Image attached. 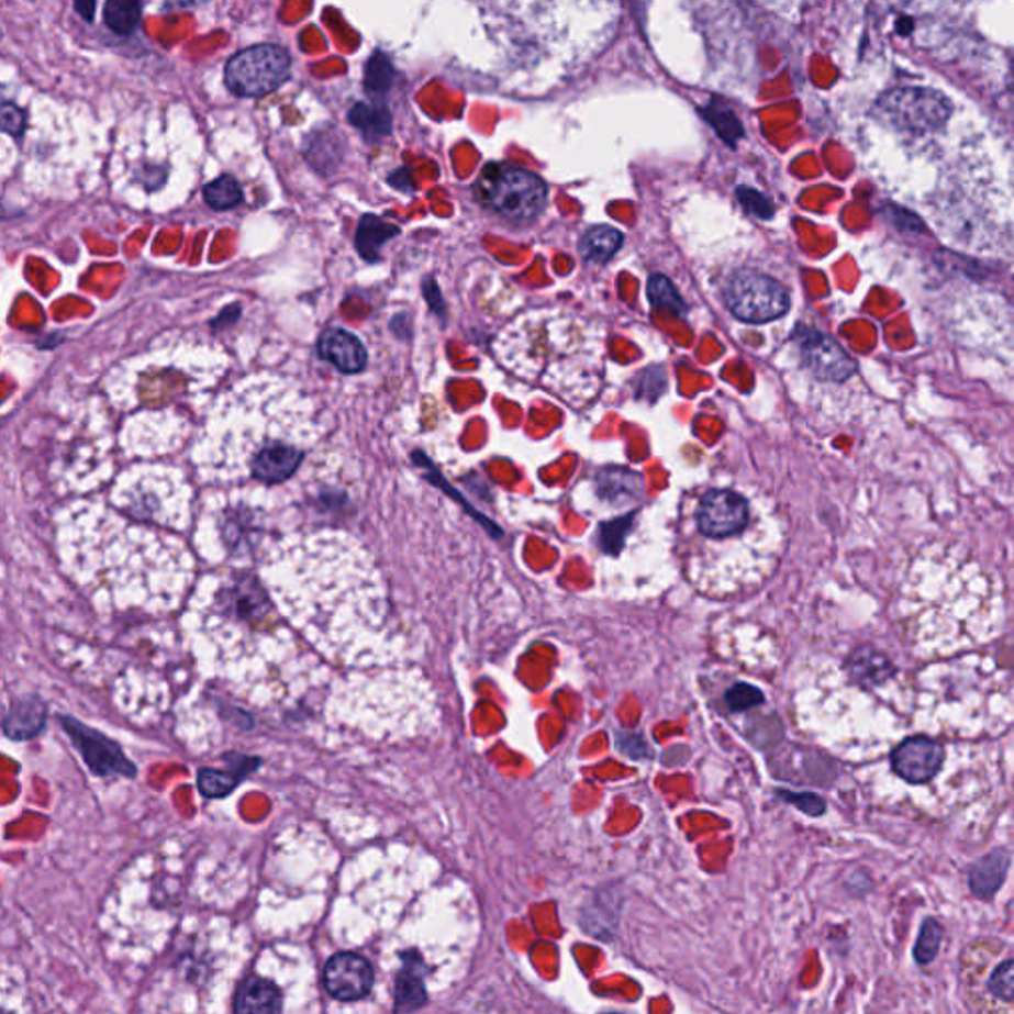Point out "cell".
Segmentation results:
<instances>
[{"label": "cell", "instance_id": "e575fe53", "mask_svg": "<svg viewBox=\"0 0 1014 1014\" xmlns=\"http://www.w3.org/2000/svg\"><path fill=\"white\" fill-rule=\"evenodd\" d=\"M606 1014H616V1013H606Z\"/></svg>", "mask_w": 1014, "mask_h": 1014}, {"label": "cell", "instance_id": "6da1fadb", "mask_svg": "<svg viewBox=\"0 0 1014 1014\" xmlns=\"http://www.w3.org/2000/svg\"><path fill=\"white\" fill-rule=\"evenodd\" d=\"M478 201L510 222H532L547 204V187L535 172L505 163L483 167L473 185Z\"/></svg>", "mask_w": 1014, "mask_h": 1014}, {"label": "cell", "instance_id": "f1b7e54d", "mask_svg": "<svg viewBox=\"0 0 1014 1014\" xmlns=\"http://www.w3.org/2000/svg\"><path fill=\"white\" fill-rule=\"evenodd\" d=\"M0 130L12 137H21L26 130V113L16 101H12L0 86Z\"/></svg>", "mask_w": 1014, "mask_h": 1014}, {"label": "cell", "instance_id": "4dcf8cb0", "mask_svg": "<svg viewBox=\"0 0 1014 1014\" xmlns=\"http://www.w3.org/2000/svg\"><path fill=\"white\" fill-rule=\"evenodd\" d=\"M737 199L742 202L745 211L751 212L757 219H765V221L773 219V204L761 192L749 189V187H739L737 189Z\"/></svg>", "mask_w": 1014, "mask_h": 1014}, {"label": "cell", "instance_id": "5bb4252c", "mask_svg": "<svg viewBox=\"0 0 1014 1014\" xmlns=\"http://www.w3.org/2000/svg\"><path fill=\"white\" fill-rule=\"evenodd\" d=\"M1009 866H1011V854L1004 848H996L993 853L983 856L969 870L971 892L981 900H991L1004 884Z\"/></svg>", "mask_w": 1014, "mask_h": 1014}, {"label": "cell", "instance_id": "d4e9b609", "mask_svg": "<svg viewBox=\"0 0 1014 1014\" xmlns=\"http://www.w3.org/2000/svg\"><path fill=\"white\" fill-rule=\"evenodd\" d=\"M392 76H394V70H392L389 58L381 52L372 54L371 60L365 68V90L372 98H382L391 88Z\"/></svg>", "mask_w": 1014, "mask_h": 1014}, {"label": "cell", "instance_id": "603a6c76", "mask_svg": "<svg viewBox=\"0 0 1014 1014\" xmlns=\"http://www.w3.org/2000/svg\"><path fill=\"white\" fill-rule=\"evenodd\" d=\"M648 298H650V302L656 308L668 310V312L678 315V317H682L688 312L682 296L673 288L672 281L668 280L662 274L650 276V280H648Z\"/></svg>", "mask_w": 1014, "mask_h": 1014}, {"label": "cell", "instance_id": "9a60e30c", "mask_svg": "<svg viewBox=\"0 0 1014 1014\" xmlns=\"http://www.w3.org/2000/svg\"><path fill=\"white\" fill-rule=\"evenodd\" d=\"M846 668L853 676L854 682L862 688H876L880 683L888 682L895 673L892 660L885 654L878 653L872 646L856 648L850 654Z\"/></svg>", "mask_w": 1014, "mask_h": 1014}, {"label": "cell", "instance_id": "44dd1931", "mask_svg": "<svg viewBox=\"0 0 1014 1014\" xmlns=\"http://www.w3.org/2000/svg\"><path fill=\"white\" fill-rule=\"evenodd\" d=\"M204 201L207 204L214 209V211H229V209H234L236 204H241L244 194H242L241 185L238 181L231 177V175H222L219 179L209 182L204 187Z\"/></svg>", "mask_w": 1014, "mask_h": 1014}, {"label": "cell", "instance_id": "2e32d148", "mask_svg": "<svg viewBox=\"0 0 1014 1014\" xmlns=\"http://www.w3.org/2000/svg\"><path fill=\"white\" fill-rule=\"evenodd\" d=\"M258 759H242L238 767H232L231 771H221V769H209L204 767L197 775V784H199V791H201L202 796L207 799H224L238 787L242 779L246 775L254 771V767H258Z\"/></svg>", "mask_w": 1014, "mask_h": 1014}, {"label": "cell", "instance_id": "83f0119b", "mask_svg": "<svg viewBox=\"0 0 1014 1014\" xmlns=\"http://www.w3.org/2000/svg\"><path fill=\"white\" fill-rule=\"evenodd\" d=\"M725 707L732 713H744L765 703V693L754 683H734L723 695Z\"/></svg>", "mask_w": 1014, "mask_h": 1014}, {"label": "cell", "instance_id": "cb8c5ba5", "mask_svg": "<svg viewBox=\"0 0 1014 1014\" xmlns=\"http://www.w3.org/2000/svg\"><path fill=\"white\" fill-rule=\"evenodd\" d=\"M944 925L939 924L935 917H927L924 924H922L920 937H917V941H915V963H932L935 957H937V954H939V947H941V941H944Z\"/></svg>", "mask_w": 1014, "mask_h": 1014}, {"label": "cell", "instance_id": "7c38bea8", "mask_svg": "<svg viewBox=\"0 0 1014 1014\" xmlns=\"http://www.w3.org/2000/svg\"><path fill=\"white\" fill-rule=\"evenodd\" d=\"M320 353L325 361L333 363L337 369L347 375L363 371L367 365V352L363 343L345 330H330L320 339Z\"/></svg>", "mask_w": 1014, "mask_h": 1014}, {"label": "cell", "instance_id": "d6986e66", "mask_svg": "<svg viewBox=\"0 0 1014 1014\" xmlns=\"http://www.w3.org/2000/svg\"><path fill=\"white\" fill-rule=\"evenodd\" d=\"M349 121L367 137L381 140L391 133L392 120L389 110L381 103H357L349 111Z\"/></svg>", "mask_w": 1014, "mask_h": 1014}, {"label": "cell", "instance_id": "ba28073f", "mask_svg": "<svg viewBox=\"0 0 1014 1014\" xmlns=\"http://www.w3.org/2000/svg\"><path fill=\"white\" fill-rule=\"evenodd\" d=\"M323 984L327 993L339 1001H357L369 994L372 987V967L357 954H337L325 965Z\"/></svg>", "mask_w": 1014, "mask_h": 1014}, {"label": "cell", "instance_id": "3957f363", "mask_svg": "<svg viewBox=\"0 0 1014 1014\" xmlns=\"http://www.w3.org/2000/svg\"><path fill=\"white\" fill-rule=\"evenodd\" d=\"M876 115L895 130L925 133L941 127L951 115V103L939 91L895 88L876 103Z\"/></svg>", "mask_w": 1014, "mask_h": 1014}, {"label": "cell", "instance_id": "9c48e42d", "mask_svg": "<svg viewBox=\"0 0 1014 1014\" xmlns=\"http://www.w3.org/2000/svg\"><path fill=\"white\" fill-rule=\"evenodd\" d=\"M944 761V747L929 737H910L904 744L898 745L892 754L895 773L912 784L932 781L939 773Z\"/></svg>", "mask_w": 1014, "mask_h": 1014}, {"label": "cell", "instance_id": "4316f807", "mask_svg": "<svg viewBox=\"0 0 1014 1014\" xmlns=\"http://www.w3.org/2000/svg\"><path fill=\"white\" fill-rule=\"evenodd\" d=\"M634 523V513H628L624 517H616L613 522H604L599 525V547L601 551L609 553V555H616V553L623 551L624 539L628 537V533L633 530Z\"/></svg>", "mask_w": 1014, "mask_h": 1014}, {"label": "cell", "instance_id": "e0dca14e", "mask_svg": "<svg viewBox=\"0 0 1014 1014\" xmlns=\"http://www.w3.org/2000/svg\"><path fill=\"white\" fill-rule=\"evenodd\" d=\"M621 246H623V234L613 226L599 224L584 232L583 238L579 242V252L584 261L604 264L613 258Z\"/></svg>", "mask_w": 1014, "mask_h": 1014}, {"label": "cell", "instance_id": "ffe728a7", "mask_svg": "<svg viewBox=\"0 0 1014 1014\" xmlns=\"http://www.w3.org/2000/svg\"><path fill=\"white\" fill-rule=\"evenodd\" d=\"M141 4L133 0H110L103 7V21L108 24L111 32L127 36L131 32L137 31L141 24Z\"/></svg>", "mask_w": 1014, "mask_h": 1014}, {"label": "cell", "instance_id": "7a4b0ae2", "mask_svg": "<svg viewBox=\"0 0 1014 1014\" xmlns=\"http://www.w3.org/2000/svg\"><path fill=\"white\" fill-rule=\"evenodd\" d=\"M292 58L276 44H258L234 54L226 70V86L238 98H264L290 78Z\"/></svg>", "mask_w": 1014, "mask_h": 1014}, {"label": "cell", "instance_id": "30bf717a", "mask_svg": "<svg viewBox=\"0 0 1014 1014\" xmlns=\"http://www.w3.org/2000/svg\"><path fill=\"white\" fill-rule=\"evenodd\" d=\"M48 720V705L36 693L22 695L12 703L11 712L4 717V735L14 742H29L42 734Z\"/></svg>", "mask_w": 1014, "mask_h": 1014}, {"label": "cell", "instance_id": "1f68e13d", "mask_svg": "<svg viewBox=\"0 0 1014 1014\" xmlns=\"http://www.w3.org/2000/svg\"><path fill=\"white\" fill-rule=\"evenodd\" d=\"M787 803L794 804L799 811L811 814V816H821L826 811V803L818 794L813 793H791V791H779Z\"/></svg>", "mask_w": 1014, "mask_h": 1014}, {"label": "cell", "instance_id": "8992f818", "mask_svg": "<svg viewBox=\"0 0 1014 1014\" xmlns=\"http://www.w3.org/2000/svg\"><path fill=\"white\" fill-rule=\"evenodd\" d=\"M751 522L749 500L734 490L703 493L695 510L698 532L707 539H727L747 530Z\"/></svg>", "mask_w": 1014, "mask_h": 1014}, {"label": "cell", "instance_id": "7402d4cb", "mask_svg": "<svg viewBox=\"0 0 1014 1014\" xmlns=\"http://www.w3.org/2000/svg\"><path fill=\"white\" fill-rule=\"evenodd\" d=\"M426 1003V989L421 977L412 971H402L397 979V1001L394 1011L399 1014H409L421 1009Z\"/></svg>", "mask_w": 1014, "mask_h": 1014}, {"label": "cell", "instance_id": "836d02e7", "mask_svg": "<svg viewBox=\"0 0 1014 1014\" xmlns=\"http://www.w3.org/2000/svg\"><path fill=\"white\" fill-rule=\"evenodd\" d=\"M0 1014H11V1013H4V1011H0Z\"/></svg>", "mask_w": 1014, "mask_h": 1014}, {"label": "cell", "instance_id": "484cf974", "mask_svg": "<svg viewBox=\"0 0 1014 1014\" xmlns=\"http://www.w3.org/2000/svg\"><path fill=\"white\" fill-rule=\"evenodd\" d=\"M703 115L712 123L713 130L717 131V135L723 141L735 145V141L744 137V127H742L739 120L735 118L734 111L729 110V108H723L720 101L712 100V103L703 110Z\"/></svg>", "mask_w": 1014, "mask_h": 1014}, {"label": "cell", "instance_id": "4fadbf2b", "mask_svg": "<svg viewBox=\"0 0 1014 1014\" xmlns=\"http://www.w3.org/2000/svg\"><path fill=\"white\" fill-rule=\"evenodd\" d=\"M234 1014H281V994L276 984L248 977L234 994Z\"/></svg>", "mask_w": 1014, "mask_h": 1014}, {"label": "cell", "instance_id": "f546056e", "mask_svg": "<svg viewBox=\"0 0 1014 1014\" xmlns=\"http://www.w3.org/2000/svg\"><path fill=\"white\" fill-rule=\"evenodd\" d=\"M1013 971V961L1006 959V961H1003V963L994 969V973L991 974V979H989V991H991V994H994V996L1001 999V1001H1006V1003H1011L1014 996Z\"/></svg>", "mask_w": 1014, "mask_h": 1014}, {"label": "cell", "instance_id": "52a82bcc", "mask_svg": "<svg viewBox=\"0 0 1014 1014\" xmlns=\"http://www.w3.org/2000/svg\"><path fill=\"white\" fill-rule=\"evenodd\" d=\"M799 352L803 357L806 369L814 377L823 381H846L856 371V363L843 345L831 335L813 330V327H799L794 333Z\"/></svg>", "mask_w": 1014, "mask_h": 1014}, {"label": "cell", "instance_id": "277c9868", "mask_svg": "<svg viewBox=\"0 0 1014 1014\" xmlns=\"http://www.w3.org/2000/svg\"><path fill=\"white\" fill-rule=\"evenodd\" d=\"M725 302L729 312L744 322H773L789 312L791 293L771 276L744 270L737 271L727 283Z\"/></svg>", "mask_w": 1014, "mask_h": 1014}, {"label": "cell", "instance_id": "5b68a950", "mask_svg": "<svg viewBox=\"0 0 1014 1014\" xmlns=\"http://www.w3.org/2000/svg\"><path fill=\"white\" fill-rule=\"evenodd\" d=\"M58 723L68 734L74 747L80 751L83 764L88 765L96 777H127L133 779L137 775V767L130 761L120 745L101 734L90 725L81 723L71 715L58 713Z\"/></svg>", "mask_w": 1014, "mask_h": 1014}, {"label": "cell", "instance_id": "ac0fdd59", "mask_svg": "<svg viewBox=\"0 0 1014 1014\" xmlns=\"http://www.w3.org/2000/svg\"><path fill=\"white\" fill-rule=\"evenodd\" d=\"M399 234V229L392 226L391 222H385L379 216L367 214L363 216L357 229V241L355 246L361 252L365 260H379V250L385 242L391 241L392 236Z\"/></svg>", "mask_w": 1014, "mask_h": 1014}, {"label": "cell", "instance_id": "d6a6232c", "mask_svg": "<svg viewBox=\"0 0 1014 1014\" xmlns=\"http://www.w3.org/2000/svg\"><path fill=\"white\" fill-rule=\"evenodd\" d=\"M74 9H76V12H80V16L83 21L93 22V16H96V2H93V0H88V2H76Z\"/></svg>", "mask_w": 1014, "mask_h": 1014}, {"label": "cell", "instance_id": "8fae6325", "mask_svg": "<svg viewBox=\"0 0 1014 1014\" xmlns=\"http://www.w3.org/2000/svg\"><path fill=\"white\" fill-rule=\"evenodd\" d=\"M597 492L601 500L614 508H628L643 500V476L623 466L604 468L597 473Z\"/></svg>", "mask_w": 1014, "mask_h": 1014}]
</instances>
